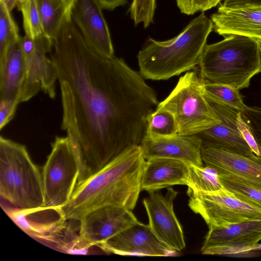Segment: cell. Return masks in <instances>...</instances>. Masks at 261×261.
I'll return each instance as SVG.
<instances>
[{
    "mask_svg": "<svg viewBox=\"0 0 261 261\" xmlns=\"http://www.w3.org/2000/svg\"><path fill=\"white\" fill-rule=\"evenodd\" d=\"M43 167V207L60 209L71 199L77 186L79 169L71 136H56Z\"/></svg>",
    "mask_w": 261,
    "mask_h": 261,
    "instance_id": "obj_7",
    "label": "cell"
},
{
    "mask_svg": "<svg viewBox=\"0 0 261 261\" xmlns=\"http://www.w3.org/2000/svg\"><path fill=\"white\" fill-rule=\"evenodd\" d=\"M80 222L79 240L86 248L97 246L139 222L132 210L113 205L96 209Z\"/></svg>",
    "mask_w": 261,
    "mask_h": 261,
    "instance_id": "obj_11",
    "label": "cell"
},
{
    "mask_svg": "<svg viewBox=\"0 0 261 261\" xmlns=\"http://www.w3.org/2000/svg\"><path fill=\"white\" fill-rule=\"evenodd\" d=\"M204 89L206 97L243 111L247 106L243 101L239 90L233 87L213 83L204 80Z\"/></svg>",
    "mask_w": 261,
    "mask_h": 261,
    "instance_id": "obj_25",
    "label": "cell"
},
{
    "mask_svg": "<svg viewBox=\"0 0 261 261\" xmlns=\"http://www.w3.org/2000/svg\"><path fill=\"white\" fill-rule=\"evenodd\" d=\"M146 160L163 158L183 161L203 166L202 142L195 135L149 137L144 136L140 144Z\"/></svg>",
    "mask_w": 261,
    "mask_h": 261,
    "instance_id": "obj_16",
    "label": "cell"
},
{
    "mask_svg": "<svg viewBox=\"0 0 261 261\" xmlns=\"http://www.w3.org/2000/svg\"><path fill=\"white\" fill-rule=\"evenodd\" d=\"M261 43L232 35L206 44L198 64L202 78L238 90L248 87L251 78L261 72Z\"/></svg>",
    "mask_w": 261,
    "mask_h": 261,
    "instance_id": "obj_4",
    "label": "cell"
},
{
    "mask_svg": "<svg viewBox=\"0 0 261 261\" xmlns=\"http://www.w3.org/2000/svg\"><path fill=\"white\" fill-rule=\"evenodd\" d=\"M213 31L211 18L201 12L172 39L149 38L137 55L140 74L146 80H167L195 69Z\"/></svg>",
    "mask_w": 261,
    "mask_h": 261,
    "instance_id": "obj_3",
    "label": "cell"
},
{
    "mask_svg": "<svg viewBox=\"0 0 261 261\" xmlns=\"http://www.w3.org/2000/svg\"><path fill=\"white\" fill-rule=\"evenodd\" d=\"M53 47L61 128L76 142L80 184L127 148L140 144L148 118L159 102L139 72L122 58L102 55L87 42L70 12Z\"/></svg>",
    "mask_w": 261,
    "mask_h": 261,
    "instance_id": "obj_1",
    "label": "cell"
},
{
    "mask_svg": "<svg viewBox=\"0 0 261 261\" xmlns=\"http://www.w3.org/2000/svg\"><path fill=\"white\" fill-rule=\"evenodd\" d=\"M159 190L150 192L143 199L149 223L153 234L162 242L176 251L186 246L182 227L173 210L177 192L168 188L165 195Z\"/></svg>",
    "mask_w": 261,
    "mask_h": 261,
    "instance_id": "obj_10",
    "label": "cell"
},
{
    "mask_svg": "<svg viewBox=\"0 0 261 261\" xmlns=\"http://www.w3.org/2000/svg\"><path fill=\"white\" fill-rule=\"evenodd\" d=\"M0 100V129L2 130L13 119L20 102L14 99Z\"/></svg>",
    "mask_w": 261,
    "mask_h": 261,
    "instance_id": "obj_31",
    "label": "cell"
},
{
    "mask_svg": "<svg viewBox=\"0 0 261 261\" xmlns=\"http://www.w3.org/2000/svg\"><path fill=\"white\" fill-rule=\"evenodd\" d=\"M68 1H69V2L72 4V2H73V1L74 0H68Z\"/></svg>",
    "mask_w": 261,
    "mask_h": 261,
    "instance_id": "obj_37",
    "label": "cell"
},
{
    "mask_svg": "<svg viewBox=\"0 0 261 261\" xmlns=\"http://www.w3.org/2000/svg\"><path fill=\"white\" fill-rule=\"evenodd\" d=\"M20 37L11 12L0 2V62L4 60L11 45Z\"/></svg>",
    "mask_w": 261,
    "mask_h": 261,
    "instance_id": "obj_26",
    "label": "cell"
},
{
    "mask_svg": "<svg viewBox=\"0 0 261 261\" xmlns=\"http://www.w3.org/2000/svg\"><path fill=\"white\" fill-rule=\"evenodd\" d=\"M208 228L201 250L219 245L251 246L261 241V219Z\"/></svg>",
    "mask_w": 261,
    "mask_h": 261,
    "instance_id": "obj_20",
    "label": "cell"
},
{
    "mask_svg": "<svg viewBox=\"0 0 261 261\" xmlns=\"http://www.w3.org/2000/svg\"><path fill=\"white\" fill-rule=\"evenodd\" d=\"M261 4V0H224L220 5L225 8H234Z\"/></svg>",
    "mask_w": 261,
    "mask_h": 261,
    "instance_id": "obj_33",
    "label": "cell"
},
{
    "mask_svg": "<svg viewBox=\"0 0 261 261\" xmlns=\"http://www.w3.org/2000/svg\"><path fill=\"white\" fill-rule=\"evenodd\" d=\"M102 9L113 10L119 6L125 5L127 0H96Z\"/></svg>",
    "mask_w": 261,
    "mask_h": 261,
    "instance_id": "obj_34",
    "label": "cell"
},
{
    "mask_svg": "<svg viewBox=\"0 0 261 261\" xmlns=\"http://www.w3.org/2000/svg\"><path fill=\"white\" fill-rule=\"evenodd\" d=\"M204 83L199 71L187 72L156 108L174 115L180 135H196L221 121L205 96Z\"/></svg>",
    "mask_w": 261,
    "mask_h": 261,
    "instance_id": "obj_6",
    "label": "cell"
},
{
    "mask_svg": "<svg viewBox=\"0 0 261 261\" xmlns=\"http://www.w3.org/2000/svg\"><path fill=\"white\" fill-rule=\"evenodd\" d=\"M240 114L261 149V108L246 106Z\"/></svg>",
    "mask_w": 261,
    "mask_h": 261,
    "instance_id": "obj_29",
    "label": "cell"
},
{
    "mask_svg": "<svg viewBox=\"0 0 261 261\" xmlns=\"http://www.w3.org/2000/svg\"><path fill=\"white\" fill-rule=\"evenodd\" d=\"M156 0H133L129 12L136 25L142 23L144 28L153 23Z\"/></svg>",
    "mask_w": 261,
    "mask_h": 261,
    "instance_id": "obj_28",
    "label": "cell"
},
{
    "mask_svg": "<svg viewBox=\"0 0 261 261\" xmlns=\"http://www.w3.org/2000/svg\"><path fill=\"white\" fill-rule=\"evenodd\" d=\"M102 10L96 0H74L70 14L87 42L100 54L112 57L114 48Z\"/></svg>",
    "mask_w": 261,
    "mask_h": 261,
    "instance_id": "obj_14",
    "label": "cell"
},
{
    "mask_svg": "<svg viewBox=\"0 0 261 261\" xmlns=\"http://www.w3.org/2000/svg\"><path fill=\"white\" fill-rule=\"evenodd\" d=\"M17 6L21 12L25 35L35 38L44 34L36 0H18Z\"/></svg>",
    "mask_w": 261,
    "mask_h": 261,
    "instance_id": "obj_27",
    "label": "cell"
},
{
    "mask_svg": "<svg viewBox=\"0 0 261 261\" xmlns=\"http://www.w3.org/2000/svg\"><path fill=\"white\" fill-rule=\"evenodd\" d=\"M260 50H261V47H260Z\"/></svg>",
    "mask_w": 261,
    "mask_h": 261,
    "instance_id": "obj_38",
    "label": "cell"
},
{
    "mask_svg": "<svg viewBox=\"0 0 261 261\" xmlns=\"http://www.w3.org/2000/svg\"><path fill=\"white\" fill-rule=\"evenodd\" d=\"M18 0H0L7 9L10 12L17 6Z\"/></svg>",
    "mask_w": 261,
    "mask_h": 261,
    "instance_id": "obj_35",
    "label": "cell"
},
{
    "mask_svg": "<svg viewBox=\"0 0 261 261\" xmlns=\"http://www.w3.org/2000/svg\"><path fill=\"white\" fill-rule=\"evenodd\" d=\"M250 250L254 251H261V244L257 243L250 246Z\"/></svg>",
    "mask_w": 261,
    "mask_h": 261,
    "instance_id": "obj_36",
    "label": "cell"
},
{
    "mask_svg": "<svg viewBox=\"0 0 261 261\" xmlns=\"http://www.w3.org/2000/svg\"><path fill=\"white\" fill-rule=\"evenodd\" d=\"M146 163L140 145L127 148L77 185L70 200L59 209L62 218L80 221L88 213L109 205L132 211L141 191Z\"/></svg>",
    "mask_w": 261,
    "mask_h": 261,
    "instance_id": "obj_2",
    "label": "cell"
},
{
    "mask_svg": "<svg viewBox=\"0 0 261 261\" xmlns=\"http://www.w3.org/2000/svg\"><path fill=\"white\" fill-rule=\"evenodd\" d=\"M240 112L237 117V124L241 134L254 154L258 156H261V149L249 126L243 120Z\"/></svg>",
    "mask_w": 261,
    "mask_h": 261,
    "instance_id": "obj_32",
    "label": "cell"
},
{
    "mask_svg": "<svg viewBox=\"0 0 261 261\" xmlns=\"http://www.w3.org/2000/svg\"><path fill=\"white\" fill-rule=\"evenodd\" d=\"M43 33L53 41L71 4L68 0H36Z\"/></svg>",
    "mask_w": 261,
    "mask_h": 261,
    "instance_id": "obj_21",
    "label": "cell"
},
{
    "mask_svg": "<svg viewBox=\"0 0 261 261\" xmlns=\"http://www.w3.org/2000/svg\"><path fill=\"white\" fill-rule=\"evenodd\" d=\"M188 163L163 158L146 160L141 179V191L150 192L173 185L188 186Z\"/></svg>",
    "mask_w": 261,
    "mask_h": 261,
    "instance_id": "obj_18",
    "label": "cell"
},
{
    "mask_svg": "<svg viewBox=\"0 0 261 261\" xmlns=\"http://www.w3.org/2000/svg\"><path fill=\"white\" fill-rule=\"evenodd\" d=\"M201 157L205 166L215 169L218 174L233 176L261 190V156L206 146L202 147Z\"/></svg>",
    "mask_w": 261,
    "mask_h": 261,
    "instance_id": "obj_13",
    "label": "cell"
},
{
    "mask_svg": "<svg viewBox=\"0 0 261 261\" xmlns=\"http://www.w3.org/2000/svg\"><path fill=\"white\" fill-rule=\"evenodd\" d=\"M97 246L106 252L121 255L169 256L176 253L157 238L148 224L140 222Z\"/></svg>",
    "mask_w": 261,
    "mask_h": 261,
    "instance_id": "obj_12",
    "label": "cell"
},
{
    "mask_svg": "<svg viewBox=\"0 0 261 261\" xmlns=\"http://www.w3.org/2000/svg\"><path fill=\"white\" fill-rule=\"evenodd\" d=\"M189 183L188 191L213 192L222 187L218 179L217 171L210 167L199 166L188 163Z\"/></svg>",
    "mask_w": 261,
    "mask_h": 261,
    "instance_id": "obj_22",
    "label": "cell"
},
{
    "mask_svg": "<svg viewBox=\"0 0 261 261\" xmlns=\"http://www.w3.org/2000/svg\"><path fill=\"white\" fill-rule=\"evenodd\" d=\"M0 194L16 209L43 207L42 173L25 146L0 137Z\"/></svg>",
    "mask_w": 261,
    "mask_h": 261,
    "instance_id": "obj_5",
    "label": "cell"
},
{
    "mask_svg": "<svg viewBox=\"0 0 261 261\" xmlns=\"http://www.w3.org/2000/svg\"><path fill=\"white\" fill-rule=\"evenodd\" d=\"M189 206L200 215L208 227L261 219V209L236 197L223 186L213 192L187 191Z\"/></svg>",
    "mask_w": 261,
    "mask_h": 261,
    "instance_id": "obj_8",
    "label": "cell"
},
{
    "mask_svg": "<svg viewBox=\"0 0 261 261\" xmlns=\"http://www.w3.org/2000/svg\"><path fill=\"white\" fill-rule=\"evenodd\" d=\"M207 99L221 121L195 135L201 140L202 147L222 148L247 155L254 154L238 126L237 117L241 111L224 103Z\"/></svg>",
    "mask_w": 261,
    "mask_h": 261,
    "instance_id": "obj_15",
    "label": "cell"
},
{
    "mask_svg": "<svg viewBox=\"0 0 261 261\" xmlns=\"http://www.w3.org/2000/svg\"><path fill=\"white\" fill-rule=\"evenodd\" d=\"M21 37L9 48L0 62V99L21 102L25 74V63L21 46Z\"/></svg>",
    "mask_w": 261,
    "mask_h": 261,
    "instance_id": "obj_19",
    "label": "cell"
},
{
    "mask_svg": "<svg viewBox=\"0 0 261 261\" xmlns=\"http://www.w3.org/2000/svg\"><path fill=\"white\" fill-rule=\"evenodd\" d=\"M178 134L177 124L169 111L155 109L149 116L144 135L149 137L172 136Z\"/></svg>",
    "mask_w": 261,
    "mask_h": 261,
    "instance_id": "obj_23",
    "label": "cell"
},
{
    "mask_svg": "<svg viewBox=\"0 0 261 261\" xmlns=\"http://www.w3.org/2000/svg\"><path fill=\"white\" fill-rule=\"evenodd\" d=\"M222 0H176L177 7L182 14L191 15L205 12L218 5Z\"/></svg>",
    "mask_w": 261,
    "mask_h": 261,
    "instance_id": "obj_30",
    "label": "cell"
},
{
    "mask_svg": "<svg viewBox=\"0 0 261 261\" xmlns=\"http://www.w3.org/2000/svg\"><path fill=\"white\" fill-rule=\"evenodd\" d=\"M21 46L25 63L21 102L29 100L40 90L54 98L57 72L53 60L47 56L53 47V41L44 34L35 38L25 35L21 37Z\"/></svg>",
    "mask_w": 261,
    "mask_h": 261,
    "instance_id": "obj_9",
    "label": "cell"
},
{
    "mask_svg": "<svg viewBox=\"0 0 261 261\" xmlns=\"http://www.w3.org/2000/svg\"><path fill=\"white\" fill-rule=\"evenodd\" d=\"M218 179L222 186L236 197L248 204L261 209V190L230 175L218 174Z\"/></svg>",
    "mask_w": 261,
    "mask_h": 261,
    "instance_id": "obj_24",
    "label": "cell"
},
{
    "mask_svg": "<svg viewBox=\"0 0 261 261\" xmlns=\"http://www.w3.org/2000/svg\"><path fill=\"white\" fill-rule=\"evenodd\" d=\"M211 19L213 30L219 35H241L261 43V4L234 8L219 5Z\"/></svg>",
    "mask_w": 261,
    "mask_h": 261,
    "instance_id": "obj_17",
    "label": "cell"
}]
</instances>
